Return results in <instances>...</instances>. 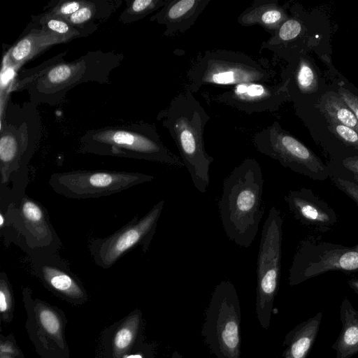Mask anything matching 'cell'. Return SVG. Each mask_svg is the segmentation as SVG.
Returning a JSON list of instances; mask_svg holds the SVG:
<instances>
[{
	"mask_svg": "<svg viewBox=\"0 0 358 358\" xmlns=\"http://www.w3.org/2000/svg\"><path fill=\"white\" fill-rule=\"evenodd\" d=\"M41 124L36 105L8 101L1 118L0 210L20 202L29 183V164L39 145Z\"/></svg>",
	"mask_w": 358,
	"mask_h": 358,
	"instance_id": "7a4b0ae2",
	"label": "cell"
},
{
	"mask_svg": "<svg viewBox=\"0 0 358 358\" xmlns=\"http://www.w3.org/2000/svg\"><path fill=\"white\" fill-rule=\"evenodd\" d=\"M0 232L5 246L15 244L30 258L58 252L62 246L47 208L27 194L0 210Z\"/></svg>",
	"mask_w": 358,
	"mask_h": 358,
	"instance_id": "8992f818",
	"label": "cell"
},
{
	"mask_svg": "<svg viewBox=\"0 0 358 358\" xmlns=\"http://www.w3.org/2000/svg\"><path fill=\"white\" fill-rule=\"evenodd\" d=\"M66 53L65 50L36 67L22 71L12 90H26L29 101L36 106H56L79 85L90 82L109 84L110 73L124 58L122 53L98 50L66 62L64 58Z\"/></svg>",
	"mask_w": 358,
	"mask_h": 358,
	"instance_id": "6da1fadb",
	"label": "cell"
},
{
	"mask_svg": "<svg viewBox=\"0 0 358 358\" xmlns=\"http://www.w3.org/2000/svg\"><path fill=\"white\" fill-rule=\"evenodd\" d=\"M340 316L342 327L332 349L335 358H350L358 353V311L347 298L341 302Z\"/></svg>",
	"mask_w": 358,
	"mask_h": 358,
	"instance_id": "7402d4cb",
	"label": "cell"
},
{
	"mask_svg": "<svg viewBox=\"0 0 358 358\" xmlns=\"http://www.w3.org/2000/svg\"><path fill=\"white\" fill-rule=\"evenodd\" d=\"M287 95L285 85L273 86L268 83L247 82L231 86L217 94L215 100L250 115L275 110Z\"/></svg>",
	"mask_w": 358,
	"mask_h": 358,
	"instance_id": "2e32d148",
	"label": "cell"
},
{
	"mask_svg": "<svg viewBox=\"0 0 358 358\" xmlns=\"http://www.w3.org/2000/svg\"><path fill=\"white\" fill-rule=\"evenodd\" d=\"M342 164L347 170L358 176V155L345 158Z\"/></svg>",
	"mask_w": 358,
	"mask_h": 358,
	"instance_id": "e575fe53",
	"label": "cell"
},
{
	"mask_svg": "<svg viewBox=\"0 0 358 358\" xmlns=\"http://www.w3.org/2000/svg\"><path fill=\"white\" fill-rule=\"evenodd\" d=\"M289 17L286 8L276 0H255L238 17L243 27L259 25L273 35Z\"/></svg>",
	"mask_w": 358,
	"mask_h": 358,
	"instance_id": "ffe728a7",
	"label": "cell"
},
{
	"mask_svg": "<svg viewBox=\"0 0 358 358\" xmlns=\"http://www.w3.org/2000/svg\"><path fill=\"white\" fill-rule=\"evenodd\" d=\"M30 259L34 275L55 295L75 305L87 301L88 295L83 282L71 271L68 261L58 252Z\"/></svg>",
	"mask_w": 358,
	"mask_h": 358,
	"instance_id": "9a60e30c",
	"label": "cell"
},
{
	"mask_svg": "<svg viewBox=\"0 0 358 358\" xmlns=\"http://www.w3.org/2000/svg\"><path fill=\"white\" fill-rule=\"evenodd\" d=\"M122 3V0H85L81 8L66 20L74 26L99 24L107 21Z\"/></svg>",
	"mask_w": 358,
	"mask_h": 358,
	"instance_id": "cb8c5ba5",
	"label": "cell"
},
{
	"mask_svg": "<svg viewBox=\"0 0 358 358\" xmlns=\"http://www.w3.org/2000/svg\"><path fill=\"white\" fill-rule=\"evenodd\" d=\"M210 1L168 0L150 20L165 26V36L182 34L194 24Z\"/></svg>",
	"mask_w": 358,
	"mask_h": 358,
	"instance_id": "ac0fdd59",
	"label": "cell"
},
{
	"mask_svg": "<svg viewBox=\"0 0 358 358\" xmlns=\"http://www.w3.org/2000/svg\"><path fill=\"white\" fill-rule=\"evenodd\" d=\"M252 141L258 152L294 172L314 180H324L329 176L321 159L278 122L256 132Z\"/></svg>",
	"mask_w": 358,
	"mask_h": 358,
	"instance_id": "4fadbf2b",
	"label": "cell"
},
{
	"mask_svg": "<svg viewBox=\"0 0 358 358\" xmlns=\"http://www.w3.org/2000/svg\"><path fill=\"white\" fill-rule=\"evenodd\" d=\"M338 93L358 120V96L343 87L338 88Z\"/></svg>",
	"mask_w": 358,
	"mask_h": 358,
	"instance_id": "836d02e7",
	"label": "cell"
},
{
	"mask_svg": "<svg viewBox=\"0 0 358 358\" xmlns=\"http://www.w3.org/2000/svg\"><path fill=\"white\" fill-rule=\"evenodd\" d=\"M27 313L25 327L41 358H69L64 330L67 319L64 312L40 299L33 297L29 287L22 289Z\"/></svg>",
	"mask_w": 358,
	"mask_h": 358,
	"instance_id": "7c38bea8",
	"label": "cell"
},
{
	"mask_svg": "<svg viewBox=\"0 0 358 358\" xmlns=\"http://www.w3.org/2000/svg\"><path fill=\"white\" fill-rule=\"evenodd\" d=\"M349 286L358 294V278H352L348 281Z\"/></svg>",
	"mask_w": 358,
	"mask_h": 358,
	"instance_id": "d590c367",
	"label": "cell"
},
{
	"mask_svg": "<svg viewBox=\"0 0 358 358\" xmlns=\"http://www.w3.org/2000/svg\"><path fill=\"white\" fill-rule=\"evenodd\" d=\"M85 0H59L52 1L45 7L44 13L62 19L66 20L78 11Z\"/></svg>",
	"mask_w": 358,
	"mask_h": 358,
	"instance_id": "f546056e",
	"label": "cell"
},
{
	"mask_svg": "<svg viewBox=\"0 0 358 358\" xmlns=\"http://www.w3.org/2000/svg\"><path fill=\"white\" fill-rule=\"evenodd\" d=\"M142 326V314L136 310L117 329L112 339L113 358H124L133 347Z\"/></svg>",
	"mask_w": 358,
	"mask_h": 358,
	"instance_id": "484cf974",
	"label": "cell"
},
{
	"mask_svg": "<svg viewBox=\"0 0 358 358\" xmlns=\"http://www.w3.org/2000/svg\"><path fill=\"white\" fill-rule=\"evenodd\" d=\"M283 219L272 206L264 223L257 262L255 313L260 326L269 328L281 268Z\"/></svg>",
	"mask_w": 358,
	"mask_h": 358,
	"instance_id": "9c48e42d",
	"label": "cell"
},
{
	"mask_svg": "<svg viewBox=\"0 0 358 358\" xmlns=\"http://www.w3.org/2000/svg\"><path fill=\"white\" fill-rule=\"evenodd\" d=\"M28 27L40 29L70 41L91 35L98 29L99 24L92 23L84 26H74L64 19L52 17L43 12L33 17Z\"/></svg>",
	"mask_w": 358,
	"mask_h": 358,
	"instance_id": "603a6c76",
	"label": "cell"
},
{
	"mask_svg": "<svg viewBox=\"0 0 358 358\" xmlns=\"http://www.w3.org/2000/svg\"><path fill=\"white\" fill-rule=\"evenodd\" d=\"M168 0H126V7L119 16L122 24L141 20L155 11H158Z\"/></svg>",
	"mask_w": 358,
	"mask_h": 358,
	"instance_id": "4316f807",
	"label": "cell"
},
{
	"mask_svg": "<svg viewBox=\"0 0 358 358\" xmlns=\"http://www.w3.org/2000/svg\"><path fill=\"white\" fill-rule=\"evenodd\" d=\"M154 179L152 175L139 172L78 169L52 173L48 185L64 197L87 199L120 193Z\"/></svg>",
	"mask_w": 358,
	"mask_h": 358,
	"instance_id": "30bf717a",
	"label": "cell"
},
{
	"mask_svg": "<svg viewBox=\"0 0 358 358\" xmlns=\"http://www.w3.org/2000/svg\"><path fill=\"white\" fill-rule=\"evenodd\" d=\"M164 204V200H160L143 216L136 215L109 236L92 240L89 251L95 264L103 269L110 268L138 246L145 253L155 234Z\"/></svg>",
	"mask_w": 358,
	"mask_h": 358,
	"instance_id": "8fae6325",
	"label": "cell"
},
{
	"mask_svg": "<svg viewBox=\"0 0 358 358\" xmlns=\"http://www.w3.org/2000/svg\"><path fill=\"white\" fill-rule=\"evenodd\" d=\"M358 271V245L343 247L322 243L301 244L289 269V284L296 285L327 271Z\"/></svg>",
	"mask_w": 358,
	"mask_h": 358,
	"instance_id": "5bb4252c",
	"label": "cell"
},
{
	"mask_svg": "<svg viewBox=\"0 0 358 358\" xmlns=\"http://www.w3.org/2000/svg\"><path fill=\"white\" fill-rule=\"evenodd\" d=\"M14 297L12 285L6 272L0 273V313L1 319L9 323L13 317Z\"/></svg>",
	"mask_w": 358,
	"mask_h": 358,
	"instance_id": "f1b7e54d",
	"label": "cell"
},
{
	"mask_svg": "<svg viewBox=\"0 0 358 358\" xmlns=\"http://www.w3.org/2000/svg\"><path fill=\"white\" fill-rule=\"evenodd\" d=\"M201 336L217 358H241V306L231 282L222 280L215 286L205 310Z\"/></svg>",
	"mask_w": 358,
	"mask_h": 358,
	"instance_id": "ba28073f",
	"label": "cell"
},
{
	"mask_svg": "<svg viewBox=\"0 0 358 358\" xmlns=\"http://www.w3.org/2000/svg\"><path fill=\"white\" fill-rule=\"evenodd\" d=\"M78 152L185 166L163 143L155 126L145 122L90 129L80 137Z\"/></svg>",
	"mask_w": 358,
	"mask_h": 358,
	"instance_id": "5b68a950",
	"label": "cell"
},
{
	"mask_svg": "<svg viewBox=\"0 0 358 358\" xmlns=\"http://www.w3.org/2000/svg\"><path fill=\"white\" fill-rule=\"evenodd\" d=\"M171 358H183V357L178 351H174L172 354Z\"/></svg>",
	"mask_w": 358,
	"mask_h": 358,
	"instance_id": "8d00e7d4",
	"label": "cell"
},
{
	"mask_svg": "<svg viewBox=\"0 0 358 358\" xmlns=\"http://www.w3.org/2000/svg\"><path fill=\"white\" fill-rule=\"evenodd\" d=\"M22 37L10 48L5 57V64L17 69L48 48L68 42L64 37L37 28L25 30Z\"/></svg>",
	"mask_w": 358,
	"mask_h": 358,
	"instance_id": "d6986e66",
	"label": "cell"
},
{
	"mask_svg": "<svg viewBox=\"0 0 358 358\" xmlns=\"http://www.w3.org/2000/svg\"><path fill=\"white\" fill-rule=\"evenodd\" d=\"M293 81L300 94H307L316 92L318 88V79L310 62L300 57L293 72Z\"/></svg>",
	"mask_w": 358,
	"mask_h": 358,
	"instance_id": "83f0119b",
	"label": "cell"
},
{
	"mask_svg": "<svg viewBox=\"0 0 358 358\" xmlns=\"http://www.w3.org/2000/svg\"><path fill=\"white\" fill-rule=\"evenodd\" d=\"M0 358H24L23 353L17 345L13 335L6 337L1 335Z\"/></svg>",
	"mask_w": 358,
	"mask_h": 358,
	"instance_id": "1f68e13d",
	"label": "cell"
},
{
	"mask_svg": "<svg viewBox=\"0 0 358 358\" xmlns=\"http://www.w3.org/2000/svg\"><path fill=\"white\" fill-rule=\"evenodd\" d=\"M354 179L358 183V176L357 175H354Z\"/></svg>",
	"mask_w": 358,
	"mask_h": 358,
	"instance_id": "74e56055",
	"label": "cell"
},
{
	"mask_svg": "<svg viewBox=\"0 0 358 358\" xmlns=\"http://www.w3.org/2000/svg\"><path fill=\"white\" fill-rule=\"evenodd\" d=\"M328 129L346 146L358 150V132L337 123L329 122Z\"/></svg>",
	"mask_w": 358,
	"mask_h": 358,
	"instance_id": "4dcf8cb0",
	"label": "cell"
},
{
	"mask_svg": "<svg viewBox=\"0 0 358 358\" xmlns=\"http://www.w3.org/2000/svg\"><path fill=\"white\" fill-rule=\"evenodd\" d=\"M322 313L299 323L286 335L282 343L285 347L283 358H306L319 332Z\"/></svg>",
	"mask_w": 358,
	"mask_h": 358,
	"instance_id": "44dd1931",
	"label": "cell"
},
{
	"mask_svg": "<svg viewBox=\"0 0 358 358\" xmlns=\"http://www.w3.org/2000/svg\"><path fill=\"white\" fill-rule=\"evenodd\" d=\"M333 182L343 192L350 196L358 205V185L341 178H333Z\"/></svg>",
	"mask_w": 358,
	"mask_h": 358,
	"instance_id": "d6a6232c",
	"label": "cell"
},
{
	"mask_svg": "<svg viewBox=\"0 0 358 358\" xmlns=\"http://www.w3.org/2000/svg\"><path fill=\"white\" fill-rule=\"evenodd\" d=\"M285 201L294 217L305 225L325 231L337 221L336 212L310 189L289 191Z\"/></svg>",
	"mask_w": 358,
	"mask_h": 358,
	"instance_id": "e0dca14e",
	"label": "cell"
},
{
	"mask_svg": "<svg viewBox=\"0 0 358 358\" xmlns=\"http://www.w3.org/2000/svg\"><path fill=\"white\" fill-rule=\"evenodd\" d=\"M273 71L264 61L241 52L216 49L200 53L187 71V90L193 94L204 85L268 83Z\"/></svg>",
	"mask_w": 358,
	"mask_h": 358,
	"instance_id": "52a82bcc",
	"label": "cell"
},
{
	"mask_svg": "<svg viewBox=\"0 0 358 358\" xmlns=\"http://www.w3.org/2000/svg\"><path fill=\"white\" fill-rule=\"evenodd\" d=\"M264 179L259 162L245 158L223 182L218 208L226 235L235 244L249 248L264 213Z\"/></svg>",
	"mask_w": 358,
	"mask_h": 358,
	"instance_id": "3957f363",
	"label": "cell"
},
{
	"mask_svg": "<svg viewBox=\"0 0 358 358\" xmlns=\"http://www.w3.org/2000/svg\"><path fill=\"white\" fill-rule=\"evenodd\" d=\"M317 107L328 123L345 125L358 132V120L338 93H325L320 99Z\"/></svg>",
	"mask_w": 358,
	"mask_h": 358,
	"instance_id": "d4e9b609",
	"label": "cell"
},
{
	"mask_svg": "<svg viewBox=\"0 0 358 358\" xmlns=\"http://www.w3.org/2000/svg\"><path fill=\"white\" fill-rule=\"evenodd\" d=\"M157 119L174 141L195 188L206 193L210 184V167L214 161L204 144V130L210 116L187 89L174 96Z\"/></svg>",
	"mask_w": 358,
	"mask_h": 358,
	"instance_id": "277c9868",
	"label": "cell"
}]
</instances>
